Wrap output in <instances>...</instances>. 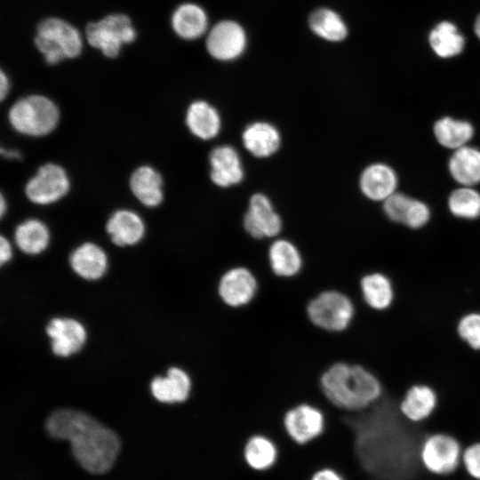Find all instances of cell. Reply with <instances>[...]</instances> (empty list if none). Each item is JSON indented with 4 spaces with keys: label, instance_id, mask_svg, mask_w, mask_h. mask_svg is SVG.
<instances>
[{
    "label": "cell",
    "instance_id": "cell-1",
    "mask_svg": "<svg viewBox=\"0 0 480 480\" xmlns=\"http://www.w3.org/2000/svg\"><path fill=\"white\" fill-rule=\"evenodd\" d=\"M379 403L359 412H341L352 433L356 463L370 480H406L421 466V441L391 424Z\"/></svg>",
    "mask_w": 480,
    "mask_h": 480
},
{
    "label": "cell",
    "instance_id": "cell-2",
    "mask_svg": "<svg viewBox=\"0 0 480 480\" xmlns=\"http://www.w3.org/2000/svg\"><path fill=\"white\" fill-rule=\"evenodd\" d=\"M45 428L51 436L68 440L76 460L90 473L108 471L117 456L116 434L84 412L57 410L48 417Z\"/></svg>",
    "mask_w": 480,
    "mask_h": 480
},
{
    "label": "cell",
    "instance_id": "cell-3",
    "mask_svg": "<svg viewBox=\"0 0 480 480\" xmlns=\"http://www.w3.org/2000/svg\"><path fill=\"white\" fill-rule=\"evenodd\" d=\"M318 387L324 401L348 413L371 408L384 396V384L376 371L360 363L337 360L320 373Z\"/></svg>",
    "mask_w": 480,
    "mask_h": 480
},
{
    "label": "cell",
    "instance_id": "cell-4",
    "mask_svg": "<svg viewBox=\"0 0 480 480\" xmlns=\"http://www.w3.org/2000/svg\"><path fill=\"white\" fill-rule=\"evenodd\" d=\"M359 302L340 288H324L315 293L306 303L308 321L316 329L329 334L347 332L355 324Z\"/></svg>",
    "mask_w": 480,
    "mask_h": 480
},
{
    "label": "cell",
    "instance_id": "cell-5",
    "mask_svg": "<svg viewBox=\"0 0 480 480\" xmlns=\"http://www.w3.org/2000/svg\"><path fill=\"white\" fill-rule=\"evenodd\" d=\"M35 44L44 60L51 65L77 57L83 48L77 29L59 18H48L38 24Z\"/></svg>",
    "mask_w": 480,
    "mask_h": 480
},
{
    "label": "cell",
    "instance_id": "cell-6",
    "mask_svg": "<svg viewBox=\"0 0 480 480\" xmlns=\"http://www.w3.org/2000/svg\"><path fill=\"white\" fill-rule=\"evenodd\" d=\"M60 112L52 100L43 95H29L17 100L8 118L12 128L29 136H44L56 127Z\"/></svg>",
    "mask_w": 480,
    "mask_h": 480
},
{
    "label": "cell",
    "instance_id": "cell-7",
    "mask_svg": "<svg viewBox=\"0 0 480 480\" xmlns=\"http://www.w3.org/2000/svg\"><path fill=\"white\" fill-rule=\"evenodd\" d=\"M260 288L259 276L252 268L244 264H233L219 276L216 294L224 307L238 310L253 303Z\"/></svg>",
    "mask_w": 480,
    "mask_h": 480
},
{
    "label": "cell",
    "instance_id": "cell-8",
    "mask_svg": "<svg viewBox=\"0 0 480 480\" xmlns=\"http://www.w3.org/2000/svg\"><path fill=\"white\" fill-rule=\"evenodd\" d=\"M282 424L287 437L298 445L308 444L325 431L327 415L319 404L301 401L290 406L283 414Z\"/></svg>",
    "mask_w": 480,
    "mask_h": 480
},
{
    "label": "cell",
    "instance_id": "cell-9",
    "mask_svg": "<svg viewBox=\"0 0 480 480\" xmlns=\"http://www.w3.org/2000/svg\"><path fill=\"white\" fill-rule=\"evenodd\" d=\"M89 44L108 58L116 57L123 44L132 43L136 32L130 18L125 14H109L96 22H90L85 28Z\"/></svg>",
    "mask_w": 480,
    "mask_h": 480
},
{
    "label": "cell",
    "instance_id": "cell-10",
    "mask_svg": "<svg viewBox=\"0 0 480 480\" xmlns=\"http://www.w3.org/2000/svg\"><path fill=\"white\" fill-rule=\"evenodd\" d=\"M462 452L455 436L445 432H435L421 440L420 464L433 475L448 476L459 468Z\"/></svg>",
    "mask_w": 480,
    "mask_h": 480
},
{
    "label": "cell",
    "instance_id": "cell-11",
    "mask_svg": "<svg viewBox=\"0 0 480 480\" xmlns=\"http://www.w3.org/2000/svg\"><path fill=\"white\" fill-rule=\"evenodd\" d=\"M69 186L65 170L50 163L42 165L28 181L25 193L31 202L45 205L62 198L68 192Z\"/></svg>",
    "mask_w": 480,
    "mask_h": 480
},
{
    "label": "cell",
    "instance_id": "cell-12",
    "mask_svg": "<svg viewBox=\"0 0 480 480\" xmlns=\"http://www.w3.org/2000/svg\"><path fill=\"white\" fill-rule=\"evenodd\" d=\"M357 293L359 304L372 313L390 310L396 298L391 277L377 270L365 272L359 276Z\"/></svg>",
    "mask_w": 480,
    "mask_h": 480
},
{
    "label": "cell",
    "instance_id": "cell-13",
    "mask_svg": "<svg viewBox=\"0 0 480 480\" xmlns=\"http://www.w3.org/2000/svg\"><path fill=\"white\" fill-rule=\"evenodd\" d=\"M439 404L436 389L426 382L410 385L399 400V415L410 423H420L429 419Z\"/></svg>",
    "mask_w": 480,
    "mask_h": 480
},
{
    "label": "cell",
    "instance_id": "cell-14",
    "mask_svg": "<svg viewBox=\"0 0 480 480\" xmlns=\"http://www.w3.org/2000/svg\"><path fill=\"white\" fill-rule=\"evenodd\" d=\"M246 34L236 21L218 22L208 33L206 48L216 60L228 61L239 57L246 46Z\"/></svg>",
    "mask_w": 480,
    "mask_h": 480
},
{
    "label": "cell",
    "instance_id": "cell-15",
    "mask_svg": "<svg viewBox=\"0 0 480 480\" xmlns=\"http://www.w3.org/2000/svg\"><path fill=\"white\" fill-rule=\"evenodd\" d=\"M244 227L254 239L275 237L282 230V220L270 200L263 194H254L244 217Z\"/></svg>",
    "mask_w": 480,
    "mask_h": 480
},
{
    "label": "cell",
    "instance_id": "cell-16",
    "mask_svg": "<svg viewBox=\"0 0 480 480\" xmlns=\"http://www.w3.org/2000/svg\"><path fill=\"white\" fill-rule=\"evenodd\" d=\"M267 263L270 273L284 280L299 277L305 268L304 258L299 247L284 238L276 239L269 244Z\"/></svg>",
    "mask_w": 480,
    "mask_h": 480
},
{
    "label": "cell",
    "instance_id": "cell-17",
    "mask_svg": "<svg viewBox=\"0 0 480 480\" xmlns=\"http://www.w3.org/2000/svg\"><path fill=\"white\" fill-rule=\"evenodd\" d=\"M46 333L52 340V352L59 356L76 353L86 340L84 327L72 318H52L46 326Z\"/></svg>",
    "mask_w": 480,
    "mask_h": 480
},
{
    "label": "cell",
    "instance_id": "cell-18",
    "mask_svg": "<svg viewBox=\"0 0 480 480\" xmlns=\"http://www.w3.org/2000/svg\"><path fill=\"white\" fill-rule=\"evenodd\" d=\"M150 389L153 396L162 403L180 404L190 397L193 380L185 369L172 366L168 369L166 376L153 379Z\"/></svg>",
    "mask_w": 480,
    "mask_h": 480
},
{
    "label": "cell",
    "instance_id": "cell-19",
    "mask_svg": "<svg viewBox=\"0 0 480 480\" xmlns=\"http://www.w3.org/2000/svg\"><path fill=\"white\" fill-rule=\"evenodd\" d=\"M210 178L220 187L228 188L240 183L244 178V169L237 151L231 146L214 148L210 156Z\"/></svg>",
    "mask_w": 480,
    "mask_h": 480
},
{
    "label": "cell",
    "instance_id": "cell-20",
    "mask_svg": "<svg viewBox=\"0 0 480 480\" xmlns=\"http://www.w3.org/2000/svg\"><path fill=\"white\" fill-rule=\"evenodd\" d=\"M398 179L388 164L377 163L367 166L362 172L359 186L363 194L373 201H385L396 192Z\"/></svg>",
    "mask_w": 480,
    "mask_h": 480
},
{
    "label": "cell",
    "instance_id": "cell-21",
    "mask_svg": "<svg viewBox=\"0 0 480 480\" xmlns=\"http://www.w3.org/2000/svg\"><path fill=\"white\" fill-rule=\"evenodd\" d=\"M279 456L276 442L264 433H254L245 441L243 457L246 465L257 472H265L272 468Z\"/></svg>",
    "mask_w": 480,
    "mask_h": 480
},
{
    "label": "cell",
    "instance_id": "cell-22",
    "mask_svg": "<svg viewBox=\"0 0 480 480\" xmlns=\"http://www.w3.org/2000/svg\"><path fill=\"white\" fill-rule=\"evenodd\" d=\"M244 148L254 156L268 157L276 153L281 144L278 130L268 122H254L243 132Z\"/></svg>",
    "mask_w": 480,
    "mask_h": 480
},
{
    "label": "cell",
    "instance_id": "cell-23",
    "mask_svg": "<svg viewBox=\"0 0 480 480\" xmlns=\"http://www.w3.org/2000/svg\"><path fill=\"white\" fill-rule=\"evenodd\" d=\"M107 232L118 246L132 245L141 240L145 232L141 218L134 212L119 210L109 218Z\"/></svg>",
    "mask_w": 480,
    "mask_h": 480
},
{
    "label": "cell",
    "instance_id": "cell-24",
    "mask_svg": "<svg viewBox=\"0 0 480 480\" xmlns=\"http://www.w3.org/2000/svg\"><path fill=\"white\" fill-rule=\"evenodd\" d=\"M70 265L73 270L83 278L99 279L107 270V255L97 244L84 243L71 253Z\"/></svg>",
    "mask_w": 480,
    "mask_h": 480
},
{
    "label": "cell",
    "instance_id": "cell-25",
    "mask_svg": "<svg viewBox=\"0 0 480 480\" xmlns=\"http://www.w3.org/2000/svg\"><path fill=\"white\" fill-rule=\"evenodd\" d=\"M186 124L195 136L204 140L216 137L221 126L216 108L204 100H196L189 105Z\"/></svg>",
    "mask_w": 480,
    "mask_h": 480
},
{
    "label": "cell",
    "instance_id": "cell-26",
    "mask_svg": "<svg viewBox=\"0 0 480 480\" xmlns=\"http://www.w3.org/2000/svg\"><path fill=\"white\" fill-rule=\"evenodd\" d=\"M130 187L137 199L148 207H156L163 201V179L150 166L136 169L131 176Z\"/></svg>",
    "mask_w": 480,
    "mask_h": 480
},
{
    "label": "cell",
    "instance_id": "cell-27",
    "mask_svg": "<svg viewBox=\"0 0 480 480\" xmlns=\"http://www.w3.org/2000/svg\"><path fill=\"white\" fill-rule=\"evenodd\" d=\"M452 177L462 186L480 183V150L468 145L454 150L449 160Z\"/></svg>",
    "mask_w": 480,
    "mask_h": 480
},
{
    "label": "cell",
    "instance_id": "cell-28",
    "mask_svg": "<svg viewBox=\"0 0 480 480\" xmlns=\"http://www.w3.org/2000/svg\"><path fill=\"white\" fill-rule=\"evenodd\" d=\"M208 25L205 12L197 4L187 3L180 5L172 13V27L181 38L194 40L203 36Z\"/></svg>",
    "mask_w": 480,
    "mask_h": 480
},
{
    "label": "cell",
    "instance_id": "cell-29",
    "mask_svg": "<svg viewBox=\"0 0 480 480\" xmlns=\"http://www.w3.org/2000/svg\"><path fill=\"white\" fill-rule=\"evenodd\" d=\"M428 44L436 55L449 59L462 52L465 38L454 23L444 20L437 23L429 32Z\"/></svg>",
    "mask_w": 480,
    "mask_h": 480
},
{
    "label": "cell",
    "instance_id": "cell-30",
    "mask_svg": "<svg viewBox=\"0 0 480 480\" xmlns=\"http://www.w3.org/2000/svg\"><path fill=\"white\" fill-rule=\"evenodd\" d=\"M434 133L439 144L455 150L468 145L474 135V127L468 121L444 116L436 122Z\"/></svg>",
    "mask_w": 480,
    "mask_h": 480
},
{
    "label": "cell",
    "instance_id": "cell-31",
    "mask_svg": "<svg viewBox=\"0 0 480 480\" xmlns=\"http://www.w3.org/2000/svg\"><path fill=\"white\" fill-rule=\"evenodd\" d=\"M17 246L27 254H37L48 246L50 232L38 220H28L20 223L14 234Z\"/></svg>",
    "mask_w": 480,
    "mask_h": 480
},
{
    "label": "cell",
    "instance_id": "cell-32",
    "mask_svg": "<svg viewBox=\"0 0 480 480\" xmlns=\"http://www.w3.org/2000/svg\"><path fill=\"white\" fill-rule=\"evenodd\" d=\"M310 29L319 37L330 42H340L348 35V28L341 17L328 8L315 11L308 19Z\"/></svg>",
    "mask_w": 480,
    "mask_h": 480
},
{
    "label": "cell",
    "instance_id": "cell-33",
    "mask_svg": "<svg viewBox=\"0 0 480 480\" xmlns=\"http://www.w3.org/2000/svg\"><path fill=\"white\" fill-rule=\"evenodd\" d=\"M448 206L456 217L476 219L480 216V193L472 187L462 186L451 193Z\"/></svg>",
    "mask_w": 480,
    "mask_h": 480
},
{
    "label": "cell",
    "instance_id": "cell-34",
    "mask_svg": "<svg viewBox=\"0 0 480 480\" xmlns=\"http://www.w3.org/2000/svg\"><path fill=\"white\" fill-rule=\"evenodd\" d=\"M455 332L470 350L480 352V310H469L461 314L456 321Z\"/></svg>",
    "mask_w": 480,
    "mask_h": 480
},
{
    "label": "cell",
    "instance_id": "cell-35",
    "mask_svg": "<svg viewBox=\"0 0 480 480\" xmlns=\"http://www.w3.org/2000/svg\"><path fill=\"white\" fill-rule=\"evenodd\" d=\"M412 199L404 193L395 192L384 201L386 215L393 221L404 223Z\"/></svg>",
    "mask_w": 480,
    "mask_h": 480
},
{
    "label": "cell",
    "instance_id": "cell-36",
    "mask_svg": "<svg viewBox=\"0 0 480 480\" xmlns=\"http://www.w3.org/2000/svg\"><path fill=\"white\" fill-rule=\"evenodd\" d=\"M429 217L428 206L425 203L412 198L406 212L404 224L412 228H419L428 221Z\"/></svg>",
    "mask_w": 480,
    "mask_h": 480
},
{
    "label": "cell",
    "instance_id": "cell-37",
    "mask_svg": "<svg viewBox=\"0 0 480 480\" xmlns=\"http://www.w3.org/2000/svg\"><path fill=\"white\" fill-rule=\"evenodd\" d=\"M461 463L469 476L480 480V441L469 444L463 450Z\"/></svg>",
    "mask_w": 480,
    "mask_h": 480
},
{
    "label": "cell",
    "instance_id": "cell-38",
    "mask_svg": "<svg viewBox=\"0 0 480 480\" xmlns=\"http://www.w3.org/2000/svg\"><path fill=\"white\" fill-rule=\"evenodd\" d=\"M309 480H346L344 476L336 468L323 467L316 470Z\"/></svg>",
    "mask_w": 480,
    "mask_h": 480
},
{
    "label": "cell",
    "instance_id": "cell-39",
    "mask_svg": "<svg viewBox=\"0 0 480 480\" xmlns=\"http://www.w3.org/2000/svg\"><path fill=\"white\" fill-rule=\"evenodd\" d=\"M12 257V247L4 236L0 238V262L1 265L7 262Z\"/></svg>",
    "mask_w": 480,
    "mask_h": 480
},
{
    "label": "cell",
    "instance_id": "cell-40",
    "mask_svg": "<svg viewBox=\"0 0 480 480\" xmlns=\"http://www.w3.org/2000/svg\"><path fill=\"white\" fill-rule=\"evenodd\" d=\"M9 87H10L9 79H8L7 76L5 75V73L4 72V70H1V75H0V98H1L2 100H4V98L6 97V95L8 94Z\"/></svg>",
    "mask_w": 480,
    "mask_h": 480
},
{
    "label": "cell",
    "instance_id": "cell-41",
    "mask_svg": "<svg viewBox=\"0 0 480 480\" xmlns=\"http://www.w3.org/2000/svg\"><path fill=\"white\" fill-rule=\"evenodd\" d=\"M1 154L7 158L11 159H20V154L16 150H4V148L1 149Z\"/></svg>",
    "mask_w": 480,
    "mask_h": 480
},
{
    "label": "cell",
    "instance_id": "cell-42",
    "mask_svg": "<svg viewBox=\"0 0 480 480\" xmlns=\"http://www.w3.org/2000/svg\"><path fill=\"white\" fill-rule=\"evenodd\" d=\"M474 32L476 37L480 40V14L476 17L474 23Z\"/></svg>",
    "mask_w": 480,
    "mask_h": 480
},
{
    "label": "cell",
    "instance_id": "cell-43",
    "mask_svg": "<svg viewBox=\"0 0 480 480\" xmlns=\"http://www.w3.org/2000/svg\"><path fill=\"white\" fill-rule=\"evenodd\" d=\"M6 209H7L6 202L4 200V197L3 196H1V199H0V213H1V217L4 216V214L5 213Z\"/></svg>",
    "mask_w": 480,
    "mask_h": 480
}]
</instances>
